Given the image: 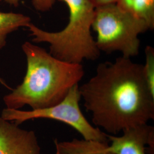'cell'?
Instances as JSON below:
<instances>
[{"instance_id":"obj_1","label":"cell","mask_w":154,"mask_h":154,"mask_svg":"<svg viewBox=\"0 0 154 154\" xmlns=\"http://www.w3.org/2000/svg\"><path fill=\"white\" fill-rule=\"evenodd\" d=\"M79 90L94 125L110 135L154 119V95L145 81L143 65L131 58L122 56L99 63Z\"/></svg>"},{"instance_id":"obj_2","label":"cell","mask_w":154,"mask_h":154,"mask_svg":"<svg viewBox=\"0 0 154 154\" xmlns=\"http://www.w3.org/2000/svg\"><path fill=\"white\" fill-rule=\"evenodd\" d=\"M22 49L27 61L26 74L22 82L4 97L6 108L20 109L28 105L35 110L54 106L85 75L81 63L62 61L37 45L25 42Z\"/></svg>"},{"instance_id":"obj_3","label":"cell","mask_w":154,"mask_h":154,"mask_svg":"<svg viewBox=\"0 0 154 154\" xmlns=\"http://www.w3.org/2000/svg\"><path fill=\"white\" fill-rule=\"evenodd\" d=\"M60 1L69 8V22L65 28L50 32L30 22L26 28L32 42L49 44L50 53L62 61L81 63L83 60H96L100 51L91 32L95 7L91 0Z\"/></svg>"},{"instance_id":"obj_4","label":"cell","mask_w":154,"mask_h":154,"mask_svg":"<svg viewBox=\"0 0 154 154\" xmlns=\"http://www.w3.org/2000/svg\"><path fill=\"white\" fill-rule=\"evenodd\" d=\"M92 29L97 34L95 42L100 51H119L122 56L131 58L139 53V35L149 28L145 21L114 3L95 8Z\"/></svg>"},{"instance_id":"obj_5","label":"cell","mask_w":154,"mask_h":154,"mask_svg":"<svg viewBox=\"0 0 154 154\" xmlns=\"http://www.w3.org/2000/svg\"><path fill=\"white\" fill-rule=\"evenodd\" d=\"M81 99L79 85H77L70 90L62 100L54 106L30 111L5 108L0 117L18 125L33 119H53L72 127L82 136L83 139L109 143L107 134L93 126L83 116L79 106Z\"/></svg>"},{"instance_id":"obj_6","label":"cell","mask_w":154,"mask_h":154,"mask_svg":"<svg viewBox=\"0 0 154 154\" xmlns=\"http://www.w3.org/2000/svg\"><path fill=\"white\" fill-rule=\"evenodd\" d=\"M107 150L114 154H154V127L144 124L122 131L119 137L107 134Z\"/></svg>"},{"instance_id":"obj_7","label":"cell","mask_w":154,"mask_h":154,"mask_svg":"<svg viewBox=\"0 0 154 154\" xmlns=\"http://www.w3.org/2000/svg\"><path fill=\"white\" fill-rule=\"evenodd\" d=\"M35 132L0 117V154H41Z\"/></svg>"},{"instance_id":"obj_8","label":"cell","mask_w":154,"mask_h":154,"mask_svg":"<svg viewBox=\"0 0 154 154\" xmlns=\"http://www.w3.org/2000/svg\"><path fill=\"white\" fill-rule=\"evenodd\" d=\"M55 154H114L107 150L108 143L73 139L70 141L54 140Z\"/></svg>"},{"instance_id":"obj_9","label":"cell","mask_w":154,"mask_h":154,"mask_svg":"<svg viewBox=\"0 0 154 154\" xmlns=\"http://www.w3.org/2000/svg\"><path fill=\"white\" fill-rule=\"evenodd\" d=\"M123 10L143 20L150 30L154 28V0H118Z\"/></svg>"},{"instance_id":"obj_10","label":"cell","mask_w":154,"mask_h":154,"mask_svg":"<svg viewBox=\"0 0 154 154\" xmlns=\"http://www.w3.org/2000/svg\"><path fill=\"white\" fill-rule=\"evenodd\" d=\"M30 21L29 17L21 13L0 11V50L5 46L8 34L20 28H26Z\"/></svg>"},{"instance_id":"obj_11","label":"cell","mask_w":154,"mask_h":154,"mask_svg":"<svg viewBox=\"0 0 154 154\" xmlns=\"http://www.w3.org/2000/svg\"><path fill=\"white\" fill-rule=\"evenodd\" d=\"M145 57V63L143 65V75L149 89L154 95V49L152 46H146Z\"/></svg>"},{"instance_id":"obj_12","label":"cell","mask_w":154,"mask_h":154,"mask_svg":"<svg viewBox=\"0 0 154 154\" xmlns=\"http://www.w3.org/2000/svg\"><path fill=\"white\" fill-rule=\"evenodd\" d=\"M17 8L20 0H0ZM55 0H32L33 7L39 11L45 12L50 11L55 3Z\"/></svg>"},{"instance_id":"obj_13","label":"cell","mask_w":154,"mask_h":154,"mask_svg":"<svg viewBox=\"0 0 154 154\" xmlns=\"http://www.w3.org/2000/svg\"><path fill=\"white\" fill-rule=\"evenodd\" d=\"M91 1L94 6L97 8L100 6L116 3L118 0H91Z\"/></svg>"},{"instance_id":"obj_14","label":"cell","mask_w":154,"mask_h":154,"mask_svg":"<svg viewBox=\"0 0 154 154\" xmlns=\"http://www.w3.org/2000/svg\"><path fill=\"white\" fill-rule=\"evenodd\" d=\"M0 83L4 86H5L6 88H9V89H11V88L5 82L4 80H3L1 77H0Z\"/></svg>"}]
</instances>
